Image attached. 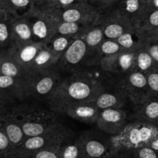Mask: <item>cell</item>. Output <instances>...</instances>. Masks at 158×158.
Segmentation results:
<instances>
[{
  "mask_svg": "<svg viewBox=\"0 0 158 158\" xmlns=\"http://www.w3.org/2000/svg\"><path fill=\"white\" fill-rule=\"evenodd\" d=\"M60 158H81V148L78 137H73L60 145Z\"/></svg>",
  "mask_w": 158,
  "mask_h": 158,
  "instance_id": "33",
  "label": "cell"
},
{
  "mask_svg": "<svg viewBox=\"0 0 158 158\" xmlns=\"http://www.w3.org/2000/svg\"><path fill=\"white\" fill-rule=\"evenodd\" d=\"M34 42L46 44L57 34V17L51 12L33 6L27 12Z\"/></svg>",
  "mask_w": 158,
  "mask_h": 158,
  "instance_id": "7",
  "label": "cell"
},
{
  "mask_svg": "<svg viewBox=\"0 0 158 158\" xmlns=\"http://www.w3.org/2000/svg\"><path fill=\"white\" fill-rule=\"evenodd\" d=\"M156 125L158 127V119H157V121H156Z\"/></svg>",
  "mask_w": 158,
  "mask_h": 158,
  "instance_id": "48",
  "label": "cell"
},
{
  "mask_svg": "<svg viewBox=\"0 0 158 158\" xmlns=\"http://www.w3.org/2000/svg\"><path fill=\"white\" fill-rule=\"evenodd\" d=\"M0 158H18L9 139L0 131Z\"/></svg>",
  "mask_w": 158,
  "mask_h": 158,
  "instance_id": "35",
  "label": "cell"
},
{
  "mask_svg": "<svg viewBox=\"0 0 158 158\" xmlns=\"http://www.w3.org/2000/svg\"><path fill=\"white\" fill-rule=\"evenodd\" d=\"M0 131L7 137L17 154L26 139V136L20 125L9 111L4 115L0 116Z\"/></svg>",
  "mask_w": 158,
  "mask_h": 158,
  "instance_id": "21",
  "label": "cell"
},
{
  "mask_svg": "<svg viewBox=\"0 0 158 158\" xmlns=\"http://www.w3.org/2000/svg\"><path fill=\"white\" fill-rule=\"evenodd\" d=\"M75 73L81 74L89 80L99 83L104 88V90L115 89V88L121 89V78H119L113 74L104 70L100 66V63L85 66L79 69Z\"/></svg>",
  "mask_w": 158,
  "mask_h": 158,
  "instance_id": "16",
  "label": "cell"
},
{
  "mask_svg": "<svg viewBox=\"0 0 158 158\" xmlns=\"http://www.w3.org/2000/svg\"><path fill=\"white\" fill-rule=\"evenodd\" d=\"M158 119V97H150L140 104L132 105L129 121L156 124Z\"/></svg>",
  "mask_w": 158,
  "mask_h": 158,
  "instance_id": "15",
  "label": "cell"
},
{
  "mask_svg": "<svg viewBox=\"0 0 158 158\" xmlns=\"http://www.w3.org/2000/svg\"><path fill=\"white\" fill-rule=\"evenodd\" d=\"M148 146L158 151V137L156 138H155L153 140H152Z\"/></svg>",
  "mask_w": 158,
  "mask_h": 158,
  "instance_id": "46",
  "label": "cell"
},
{
  "mask_svg": "<svg viewBox=\"0 0 158 158\" xmlns=\"http://www.w3.org/2000/svg\"><path fill=\"white\" fill-rule=\"evenodd\" d=\"M14 17L4 12L0 13V49H6L10 46L12 22Z\"/></svg>",
  "mask_w": 158,
  "mask_h": 158,
  "instance_id": "30",
  "label": "cell"
},
{
  "mask_svg": "<svg viewBox=\"0 0 158 158\" xmlns=\"http://www.w3.org/2000/svg\"><path fill=\"white\" fill-rule=\"evenodd\" d=\"M158 137V127L151 123L129 121L119 134L111 136L115 152L125 151L148 146Z\"/></svg>",
  "mask_w": 158,
  "mask_h": 158,
  "instance_id": "3",
  "label": "cell"
},
{
  "mask_svg": "<svg viewBox=\"0 0 158 158\" xmlns=\"http://www.w3.org/2000/svg\"><path fill=\"white\" fill-rule=\"evenodd\" d=\"M81 158H105L114 154L111 136L97 128L82 132L78 135Z\"/></svg>",
  "mask_w": 158,
  "mask_h": 158,
  "instance_id": "6",
  "label": "cell"
},
{
  "mask_svg": "<svg viewBox=\"0 0 158 158\" xmlns=\"http://www.w3.org/2000/svg\"><path fill=\"white\" fill-rule=\"evenodd\" d=\"M115 6L131 19L133 23L147 9L146 0H119Z\"/></svg>",
  "mask_w": 158,
  "mask_h": 158,
  "instance_id": "27",
  "label": "cell"
},
{
  "mask_svg": "<svg viewBox=\"0 0 158 158\" xmlns=\"http://www.w3.org/2000/svg\"><path fill=\"white\" fill-rule=\"evenodd\" d=\"M81 1H88V2H90L91 3V1H92V0H81Z\"/></svg>",
  "mask_w": 158,
  "mask_h": 158,
  "instance_id": "47",
  "label": "cell"
},
{
  "mask_svg": "<svg viewBox=\"0 0 158 158\" xmlns=\"http://www.w3.org/2000/svg\"><path fill=\"white\" fill-rule=\"evenodd\" d=\"M143 48L154 61L155 67H158V36L147 38Z\"/></svg>",
  "mask_w": 158,
  "mask_h": 158,
  "instance_id": "37",
  "label": "cell"
},
{
  "mask_svg": "<svg viewBox=\"0 0 158 158\" xmlns=\"http://www.w3.org/2000/svg\"><path fill=\"white\" fill-rule=\"evenodd\" d=\"M60 145L38 150L27 158H60Z\"/></svg>",
  "mask_w": 158,
  "mask_h": 158,
  "instance_id": "36",
  "label": "cell"
},
{
  "mask_svg": "<svg viewBox=\"0 0 158 158\" xmlns=\"http://www.w3.org/2000/svg\"><path fill=\"white\" fill-rule=\"evenodd\" d=\"M129 108L102 110L95 123L96 128L109 136L117 135L129 122Z\"/></svg>",
  "mask_w": 158,
  "mask_h": 158,
  "instance_id": "11",
  "label": "cell"
},
{
  "mask_svg": "<svg viewBox=\"0 0 158 158\" xmlns=\"http://www.w3.org/2000/svg\"><path fill=\"white\" fill-rule=\"evenodd\" d=\"M75 40L74 38L68 35H60V34H56L48 43H46V46L50 49L52 52L61 56L66 49L69 47L70 45L72 42Z\"/></svg>",
  "mask_w": 158,
  "mask_h": 158,
  "instance_id": "32",
  "label": "cell"
},
{
  "mask_svg": "<svg viewBox=\"0 0 158 158\" xmlns=\"http://www.w3.org/2000/svg\"><path fill=\"white\" fill-rule=\"evenodd\" d=\"M87 46L81 36L75 39L59 59L55 69L64 76L71 75L85 66Z\"/></svg>",
  "mask_w": 158,
  "mask_h": 158,
  "instance_id": "10",
  "label": "cell"
},
{
  "mask_svg": "<svg viewBox=\"0 0 158 158\" xmlns=\"http://www.w3.org/2000/svg\"><path fill=\"white\" fill-rule=\"evenodd\" d=\"M81 0H54L46 9H62L73 4L81 2Z\"/></svg>",
  "mask_w": 158,
  "mask_h": 158,
  "instance_id": "40",
  "label": "cell"
},
{
  "mask_svg": "<svg viewBox=\"0 0 158 158\" xmlns=\"http://www.w3.org/2000/svg\"><path fill=\"white\" fill-rule=\"evenodd\" d=\"M120 86L133 105L140 104L151 97L147 76L139 71L133 70L121 77Z\"/></svg>",
  "mask_w": 158,
  "mask_h": 158,
  "instance_id": "12",
  "label": "cell"
},
{
  "mask_svg": "<svg viewBox=\"0 0 158 158\" xmlns=\"http://www.w3.org/2000/svg\"><path fill=\"white\" fill-rule=\"evenodd\" d=\"M0 96L13 103L26 100V81L0 74Z\"/></svg>",
  "mask_w": 158,
  "mask_h": 158,
  "instance_id": "19",
  "label": "cell"
},
{
  "mask_svg": "<svg viewBox=\"0 0 158 158\" xmlns=\"http://www.w3.org/2000/svg\"><path fill=\"white\" fill-rule=\"evenodd\" d=\"M54 0H33V6L39 9H46Z\"/></svg>",
  "mask_w": 158,
  "mask_h": 158,
  "instance_id": "43",
  "label": "cell"
},
{
  "mask_svg": "<svg viewBox=\"0 0 158 158\" xmlns=\"http://www.w3.org/2000/svg\"><path fill=\"white\" fill-rule=\"evenodd\" d=\"M64 77L55 68L28 76L26 81V100L46 103Z\"/></svg>",
  "mask_w": 158,
  "mask_h": 158,
  "instance_id": "4",
  "label": "cell"
},
{
  "mask_svg": "<svg viewBox=\"0 0 158 158\" xmlns=\"http://www.w3.org/2000/svg\"><path fill=\"white\" fill-rule=\"evenodd\" d=\"M0 74L26 81L28 74L6 49H0Z\"/></svg>",
  "mask_w": 158,
  "mask_h": 158,
  "instance_id": "25",
  "label": "cell"
},
{
  "mask_svg": "<svg viewBox=\"0 0 158 158\" xmlns=\"http://www.w3.org/2000/svg\"><path fill=\"white\" fill-rule=\"evenodd\" d=\"M33 5V0H0V11L17 16L27 12Z\"/></svg>",
  "mask_w": 158,
  "mask_h": 158,
  "instance_id": "29",
  "label": "cell"
},
{
  "mask_svg": "<svg viewBox=\"0 0 158 158\" xmlns=\"http://www.w3.org/2000/svg\"><path fill=\"white\" fill-rule=\"evenodd\" d=\"M147 9H158V0H146Z\"/></svg>",
  "mask_w": 158,
  "mask_h": 158,
  "instance_id": "45",
  "label": "cell"
},
{
  "mask_svg": "<svg viewBox=\"0 0 158 158\" xmlns=\"http://www.w3.org/2000/svg\"><path fill=\"white\" fill-rule=\"evenodd\" d=\"M43 45V43L35 42L20 46H10L6 50L27 73V70Z\"/></svg>",
  "mask_w": 158,
  "mask_h": 158,
  "instance_id": "22",
  "label": "cell"
},
{
  "mask_svg": "<svg viewBox=\"0 0 158 158\" xmlns=\"http://www.w3.org/2000/svg\"><path fill=\"white\" fill-rule=\"evenodd\" d=\"M21 127L26 137H34L54 129L62 124L60 116L45 103L18 102L9 110Z\"/></svg>",
  "mask_w": 158,
  "mask_h": 158,
  "instance_id": "1",
  "label": "cell"
},
{
  "mask_svg": "<svg viewBox=\"0 0 158 158\" xmlns=\"http://www.w3.org/2000/svg\"><path fill=\"white\" fill-rule=\"evenodd\" d=\"M102 110L108 108H130L132 103L122 89H109L102 91L94 100Z\"/></svg>",
  "mask_w": 158,
  "mask_h": 158,
  "instance_id": "20",
  "label": "cell"
},
{
  "mask_svg": "<svg viewBox=\"0 0 158 158\" xmlns=\"http://www.w3.org/2000/svg\"><path fill=\"white\" fill-rule=\"evenodd\" d=\"M63 21L94 25L99 23L102 12L88 1H81L62 9H45Z\"/></svg>",
  "mask_w": 158,
  "mask_h": 158,
  "instance_id": "9",
  "label": "cell"
},
{
  "mask_svg": "<svg viewBox=\"0 0 158 158\" xmlns=\"http://www.w3.org/2000/svg\"><path fill=\"white\" fill-rule=\"evenodd\" d=\"M122 46L118 43L116 40L105 39L99 48V56L100 60L104 57L114 55L118 52L123 51Z\"/></svg>",
  "mask_w": 158,
  "mask_h": 158,
  "instance_id": "34",
  "label": "cell"
},
{
  "mask_svg": "<svg viewBox=\"0 0 158 158\" xmlns=\"http://www.w3.org/2000/svg\"><path fill=\"white\" fill-rule=\"evenodd\" d=\"M155 67V63L152 57L143 47L136 52L135 58L134 70L147 74Z\"/></svg>",
  "mask_w": 158,
  "mask_h": 158,
  "instance_id": "31",
  "label": "cell"
},
{
  "mask_svg": "<svg viewBox=\"0 0 158 158\" xmlns=\"http://www.w3.org/2000/svg\"><path fill=\"white\" fill-rule=\"evenodd\" d=\"M32 43L35 42L27 13L14 17L12 22L10 46H20Z\"/></svg>",
  "mask_w": 158,
  "mask_h": 158,
  "instance_id": "18",
  "label": "cell"
},
{
  "mask_svg": "<svg viewBox=\"0 0 158 158\" xmlns=\"http://www.w3.org/2000/svg\"><path fill=\"white\" fill-rule=\"evenodd\" d=\"M0 13H1V11H0Z\"/></svg>",
  "mask_w": 158,
  "mask_h": 158,
  "instance_id": "49",
  "label": "cell"
},
{
  "mask_svg": "<svg viewBox=\"0 0 158 158\" xmlns=\"http://www.w3.org/2000/svg\"><path fill=\"white\" fill-rule=\"evenodd\" d=\"M73 137H74L73 131L62 123L54 129L40 135L26 137L17 151V155L19 158H27L38 150L59 146Z\"/></svg>",
  "mask_w": 158,
  "mask_h": 158,
  "instance_id": "5",
  "label": "cell"
},
{
  "mask_svg": "<svg viewBox=\"0 0 158 158\" xmlns=\"http://www.w3.org/2000/svg\"><path fill=\"white\" fill-rule=\"evenodd\" d=\"M48 107L61 115L68 116L77 121L88 124H95L101 112V110L94 104V102L58 104Z\"/></svg>",
  "mask_w": 158,
  "mask_h": 158,
  "instance_id": "13",
  "label": "cell"
},
{
  "mask_svg": "<svg viewBox=\"0 0 158 158\" xmlns=\"http://www.w3.org/2000/svg\"><path fill=\"white\" fill-rule=\"evenodd\" d=\"M60 58V56L52 52L46 45L43 44L27 70L28 76L54 69Z\"/></svg>",
  "mask_w": 158,
  "mask_h": 158,
  "instance_id": "23",
  "label": "cell"
},
{
  "mask_svg": "<svg viewBox=\"0 0 158 158\" xmlns=\"http://www.w3.org/2000/svg\"><path fill=\"white\" fill-rule=\"evenodd\" d=\"M98 24L102 28L105 38L112 40H116L136 27L131 19L116 6L102 12Z\"/></svg>",
  "mask_w": 158,
  "mask_h": 158,
  "instance_id": "8",
  "label": "cell"
},
{
  "mask_svg": "<svg viewBox=\"0 0 158 158\" xmlns=\"http://www.w3.org/2000/svg\"><path fill=\"white\" fill-rule=\"evenodd\" d=\"M81 37L87 46V63L85 66L99 64V48L105 39L101 26L98 23L92 25Z\"/></svg>",
  "mask_w": 158,
  "mask_h": 158,
  "instance_id": "17",
  "label": "cell"
},
{
  "mask_svg": "<svg viewBox=\"0 0 158 158\" xmlns=\"http://www.w3.org/2000/svg\"><path fill=\"white\" fill-rule=\"evenodd\" d=\"M146 76L150 96L158 97V67L153 68Z\"/></svg>",
  "mask_w": 158,
  "mask_h": 158,
  "instance_id": "39",
  "label": "cell"
},
{
  "mask_svg": "<svg viewBox=\"0 0 158 158\" xmlns=\"http://www.w3.org/2000/svg\"><path fill=\"white\" fill-rule=\"evenodd\" d=\"M129 154L131 158H158V151L149 146L136 148Z\"/></svg>",
  "mask_w": 158,
  "mask_h": 158,
  "instance_id": "38",
  "label": "cell"
},
{
  "mask_svg": "<svg viewBox=\"0 0 158 158\" xmlns=\"http://www.w3.org/2000/svg\"><path fill=\"white\" fill-rule=\"evenodd\" d=\"M104 90L99 83L78 73L65 76L52 93L46 104L48 106L68 103L93 102Z\"/></svg>",
  "mask_w": 158,
  "mask_h": 158,
  "instance_id": "2",
  "label": "cell"
},
{
  "mask_svg": "<svg viewBox=\"0 0 158 158\" xmlns=\"http://www.w3.org/2000/svg\"><path fill=\"white\" fill-rule=\"evenodd\" d=\"M105 158H131L130 154L125 151H116L114 154L108 156Z\"/></svg>",
  "mask_w": 158,
  "mask_h": 158,
  "instance_id": "44",
  "label": "cell"
},
{
  "mask_svg": "<svg viewBox=\"0 0 158 158\" xmlns=\"http://www.w3.org/2000/svg\"><path fill=\"white\" fill-rule=\"evenodd\" d=\"M136 52L123 50L104 57L100 60V66L104 70L119 78L123 77L134 70Z\"/></svg>",
  "mask_w": 158,
  "mask_h": 158,
  "instance_id": "14",
  "label": "cell"
},
{
  "mask_svg": "<svg viewBox=\"0 0 158 158\" xmlns=\"http://www.w3.org/2000/svg\"><path fill=\"white\" fill-rule=\"evenodd\" d=\"M15 103H13L11 100L0 96V116L4 115L6 113H8L11 106Z\"/></svg>",
  "mask_w": 158,
  "mask_h": 158,
  "instance_id": "42",
  "label": "cell"
},
{
  "mask_svg": "<svg viewBox=\"0 0 158 158\" xmlns=\"http://www.w3.org/2000/svg\"><path fill=\"white\" fill-rule=\"evenodd\" d=\"M92 25L85 24L81 23L67 22L57 18V34L68 35L77 39L83 35Z\"/></svg>",
  "mask_w": 158,
  "mask_h": 158,
  "instance_id": "28",
  "label": "cell"
},
{
  "mask_svg": "<svg viewBox=\"0 0 158 158\" xmlns=\"http://www.w3.org/2000/svg\"><path fill=\"white\" fill-rule=\"evenodd\" d=\"M119 0H92L91 3L98 8L101 12L114 6Z\"/></svg>",
  "mask_w": 158,
  "mask_h": 158,
  "instance_id": "41",
  "label": "cell"
},
{
  "mask_svg": "<svg viewBox=\"0 0 158 158\" xmlns=\"http://www.w3.org/2000/svg\"><path fill=\"white\" fill-rule=\"evenodd\" d=\"M134 25L146 38L158 36V9H147Z\"/></svg>",
  "mask_w": 158,
  "mask_h": 158,
  "instance_id": "24",
  "label": "cell"
},
{
  "mask_svg": "<svg viewBox=\"0 0 158 158\" xmlns=\"http://www.w3.org/2000/svg\"><path fill=\"white\" fill-rule=\"evenodd\" d=\"M147 38L136 27L122 34L116 39L119 45L125 51L136 52L143 47Z\"/></svg>",
  "mask_w": 158,
  "mask_h": 158,
  "instance_id": "26",
  "label": "cell"
}]
</instances>
